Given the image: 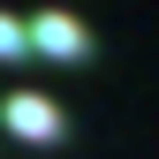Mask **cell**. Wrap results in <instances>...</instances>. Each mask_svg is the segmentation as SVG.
<instances>
[{
  "label": "cell",
  "mask_w": 159,
  "mask_h": 159,
  "mask_svg": "<svg viewBox=\"0 0 159 159\" xmlns=\"http://www.w3.org/2000/svg\"><path fill=\"white\" fill-rule=\"evenodd\" d=\"M0 121H8V136H23V144H61L68 136V114L46 91H8L0 98Z\"/></svg>",
  "instance_id": "6da1fadb"
},
{
  "label": "cell",
  "mask_w": 159,
  "mask_h": 159,
  "mask_svg": "<svg viewBox=\"0 0 159 159\" xmlns=\"http://www.w3.org/2000/svg\"><path fill=\"white\" fill-rule=\"evenodd\" d=\"M23 38H30V53H46V61H91V30L76 23L68 8L30 15V23H23Z\"/></svg>",
  "instance_id": "7a4b0ae2"
},
{
  "label": "cell",
  "mask_w": 159,
  "mask_h": 159,
  "mask_svg": "<svg viewBox=\"0 0 159 159\" xmlns=\"http://www.w3.org/2000/svg\"><path fill=\"white\" fill-rule=\"evenodd\" d=\"M0 61H30V38H23V15H0Z\"/></svg>",
  "instance_id": "3957f363"
}]
</instances>
